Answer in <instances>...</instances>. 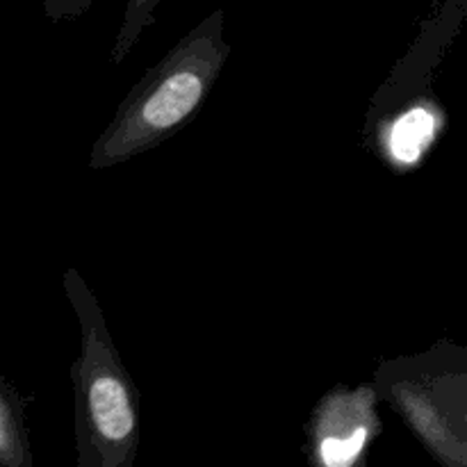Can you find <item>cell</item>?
Instances as JSON below:
<instances>
[{
    "label": "cell",
    "instance_id": "obj_1",
    "mask_svg": "<svg viewBox=\"0 0 467 467\" xmlns=\"http://www.w3.org/2000/svg\"><path fill=\"white\" fill-rule=\"evenodd\" d=\"M222 16L217 12L205 18L132 87L94 144L91 167L108 169L126 162L167 140L194 117L231 55Z\"/></svg>",
    "mask_w": 467,
    "mask_h": 467
},
{
    "label": "cell",
    "instance_id": "obj_2",
    "mask_svg": "<svg viewBox=\"0 0 467 467\" xmlns=\"http://www.w3.org/2000/svg\"><path fill=\"white\" fill-rule=\"evenodd\" d=\"M64 287L82 333L73 363L78 467H132L140 450L137 390L109 337L103 310L76 269Z\"/></svg>",
    "mask_w": 467,
    "mask_h": 467
},
{
    "label": "cell",
    "instance_id": "obj_3",
    "mask_svg": "<svg viewBox=\"0 0 467 467\" xmlns=\"http://www.w3.org/2000/svg\"><path fill=\"white\" fill-rule=\"evenodd\" d=\"M377 397L404 418L442 467H467V358L459 347H436L383 363Z\"/></svg>",
    "mask_w": 467,
    "mask_h": 467
},
{
    "label": "cell",
    "instance_id": "obj_4",
    "mask_svg": "<svg viewBox=\"0 0 467 467\" xmlns=\"http://www.w3.org/2000/svg\"><path fill=\"white\" fill-rule=\"evenodd\" d=\"M381 433L374 388H336L308 424L310 467H368L369 447Z\"/></svg>",
    "mask_w": 467,
    "mask_h": 467
},
{
    "label": "cell",
    "instance_id": "obj_5",
    "mask_svg": "<svg viewBox=\"0 0 467 467\" xmlns=\"http://www.w3.org/2000/svg\"><path fill=\"white\" fill-rule=\"evenodd\" d=\"M441 128L438 112L429 103H415L400 112L395 121L383 132V146L395 164L413 167L431 149Z\"/></svg>",
    "mask_w": 467,
    "mask_h": 467
},
{
    "label": "cell",
    "instance_id": "obj_6",
    "mask_svg": "<svg viewBox=\"0 0 467 467\" xmlns=\"http://www.w3.org/2000/svg\"><path fill=\"white\" fill-rule=\"evenodd\" d=\"M0 467H32L26 401L0 379Z\"/></svg>",
    "mask_w": 467,
    "mask_h": 467
}]
</instances>
